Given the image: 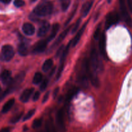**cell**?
<instances>
[{"label": "cell", "mask_w": 132, "mask_h": 132, "mask_svg": "<svg viewBox=\"0 0 132 132\" xmlns=\"http://www.w3.org/2000/svg\"><path fill=\"white\" fill-rule=\"evenodd\" d=\"M89 62H90V69L92 72L97 73V70L99 68V58H98L97 50L95 48L92 49Z\"/></svg>", "instance_id": "obj_7"}, {"label": "cell", "mask_w": 132, "mask_h": 132, "mask_svg": "<svg viewBox=\"0 0 132 132\" xmlns=\"http://www.w3.org/2000/svg\"><path fill=\"white\" fill-rule=\"evenodd\" d=\"M59 28H60V25H59V23H55V24H53L52 28L51 33H50V35L49 36V37H48L46 41H50L51 40H52L54 37L56 36L57 34L58 31H59Z\"/></svg>", "instance_id": "obj_19"}, {"label": "cell", "mask_w": 132, "mask_h": 132, "mask_svg": "<svg viewBox=\"0 0 132 132\" xmlns=\"http://www.w3.org/2000/svg\"><path fill=\"white\" fill-rule=\"evenodd\" d=\"M49 94H50V92H47L46 93V94H45V96H44L43 99V103H45V102L48 100V97H49Z\"/></svg>", "instance_id": "obj_35"}, {"label": "cell", "mask_w": 132, "mask_h": 132, "mask_svg": "<svg viewBox=\"0 0 132 132\" xmlns=\"http://www.w3.org/2000/svg\"><path fill=\"white\" fill-rule=\"evenodd\" d=\"M50 28V25L48 23H45L39 27L37 32V36L38 37H44L46 35L48 32L49 31Z\"/></svg>", "instance_id": "obj_13"}, {"label": "cell", "mask_w": 132, "mask_h": 132, "mask_svg": "<svg viewBox=\"0 0 132 132\" xmlns=\"http://www.w3.org/2000/svg\"><path fill=\"white\" fill-rule=\"evenodd\" d=\"M108 3H110L111 1H112V0H108Z\"/></svg>", "instance_id": "obj_41"}, {"label": "cell", "mask_w": 132, "mask_h": 132, "mask_svg": "<svg viewBox=\"0 0 132 132\" xmlns=\"http://www.w3.org/2000/svg\"><path fill=\"white\" fill-rule=\"evenodd\" d=\"M14 103H15V99H13V98L12 99H10V100L6 102L5 104H4L3 106L1 112H2L3 113H7V112H9V110H10V109L12 108V106H14Z\"/></svg>", "instance_id": "obj_20"}, {"label": "cell", "mask_w": 132, "mask_h": 132, "mask_svg": "<svg viewBox=\"0 0 132 132\" xmlns=\"http://www.w3.org/2000/svg\"><path fill=\"white\" fill-rule=\"evenodd\" d=\"M63 49V46H61L60 48H59V49L58 50V51L57 52V56H59V55H61V51Z\"/></svg>", "instance_id": "obj_37"}, {"label": "cell", "mask_w": 132, "mask_h": 132, "mask_svg": "<svg viewBox=\"0 0 132 132\" xmlns=\"http://www.w3.org/2000/svg\"><path fill=\"white\" fill-rule=\"evenodd\" d=\"M70 2L71 0H60L61 6L63 11H66L68 9Z\"/></svg>", "instance_id": "obj_24"}, {"label": "cell", "mask_w": 132, "mask_h": 132, "mask_svg": "<svg viewBox=\"0 0 132 132\" xmlns=\"http://www.w3.org/2000/svg\"><path fill=\"white\" fill-rule=\"evenodd\" d=\"M93 3H94V1L90 0V1L86 2L82 5V9H81V15H82V17H85L88 15L92 6Z\"/></svg>", "instance_id": "obj_15"}, {"label": "cell", "mask_w": 132, "mask_h": 132, "mask_svg": "<svg viewBox=\"0 0 132 132\" xmlns=\"http://www.w3.org/2000/svg\"><path fill=\"white\" fill-rule=\"evenodd\" d=\"M43 79V75L40 72H37L35 73L33 78V83L35 85H38L41 83Z\"/></svg>", "instance_id": "obj_23"}, {"label": "cell", "mask_w": 132, "mask_h": 132, "mask_svg": "<svg viewBox=\"0 0 132 132\" xmlns=\"http://www.w3.org/2000/svg\"><path fill=\"white\" fill-rule=\"evenodd\" d=\"M99 51L101 55L104 57H106V36L104 33H102L100 35L99 42Z\"/></svg>", "instance_id": "obj_10"}, {"label": "cell", "mask_w": 132, "mask_h": 132, "mask_svg": "<svg viewBox=\"0 0 132 132\" xmlns=\"http://www.w3.org/2000/svg\"><path fill=\"white\" fill-rule=\"evenodd\" d=\"M52 10V3L49 1H46L37 5L34 10V13L37 16L45 17L51 14Z\"/></svg>", "instance_id": "obj_2"}, {"label": "cell", "mask_w": 132, "mask_h": 132, "mask_svg": "<svg viewBox=\"0 0 132 132\" xmlns=\"http://www.w3.org/2000/svg\"><path fill=\"white\" fill-rule=\"evenodd\" d=\"M52 66H53L52 59H47V60L45 61V63H43V67H42V69L44 72H46L51 69L52 67Z\"/></svg>", "instance_id": "obj_22"}, {"label": "cell", "mask_w": 132, "mask_h": 132, "mask_svg": "<svg viewBox=\"0 0 132 132\" xmlns=\"http://www.w3.org/2000/svg\"><path fill=\"white\" fill-rule=\"evenodd\" d=\"M126 1H127V5L129 10L132 13V0H126Z\"/></svg>", "instance_id": "obj_34"}, {"label": "cell", "mask_w": 132, "mask_h": 132, "mask_svg": "<svg viewBox=\"0 0 132 132\" xmlns=\"http://www.w3.org/2000/svg\"><path fill=\"white\" fill-rule=\"evenodd\" d=\"M48 41L46 40H41L36 43L33 46L32 52L35 54H39L44 52L47 46Z\"/></svg>", "instance_id": "obj_9"}, {"label": "cell", "mask_w": 132, "mask_h": 132, "mask_svg": "<svg viewBox=\"0 0 132 132\" xmlns=\"http://www.w3.org/2000/svg\"><path fill=\"white\" fill-rule=\"evenodd\" d=\"M42 119H36V120L34 121L33 123H32V128L34 129L39 128L42 125Z\"/></svg>", "instance_id": "obj_26"}, {"label": "cell", "mask_w": 132, "mask_h": 132, "mask_svg": "<svg viewBox=\"0 0 132 132\" xmlns=\"http://www.w3.org/2000/svg\"><path fill=\"white\" fill-rule=\"evenodd\" d=\"M65 112L64 108H61L56 114V126L59 132L66 131Z\"/></svg>", "instance_id": "obj_4"}, {"label": "cell", "mask_w": 132, "mask_h": 132, "mask_svg": "<svg viewBox=\"0 0 132 132\" xmlns=\"http://www.w3.org/2000/svg\"><path fill=\"white\" fill-rule=\"evenodd\" d=\"M24 77H25V73L24 72H21L18 73L14 79H12L11 81L9 82V85H7L8 86L6 90L3 93L0 94V101H2L6 95L11 94L16 90L22 83Z\"/></svg>", "instance_id": "obj_1"}, {"label": "cell", "mask_w": 132, "mask_h": 132, "mask_svg": "<svg viewBox=\"0 0 132 132\" xmlns=\"http://www.w3.org/2000/svg\"><path fill=\"white\" fill-rule=\"evenodd\" d=\"M48 80L47 79H44L43 81L41 82V85H40L39 89L41 92H43L46 90V87L48 86Z\"/></svg>", "instance_id": "obj_28"}, {"label": "cell", "mask_w": 132, "mask_h": 132, "mask_svg": "<svg viewBox=\"0 0 132 132\" xmlns=\"http://www.w3.org/2000/svg\"><path fill=\"white\" fill-rule=\"evenodd\" d=\"M80 23H81V19H79L77 21V22H76V24H75L74 27L73 28V30H72V33H74V32H76V30H77V28H78V27L79 26Z\"/></svg>", "instance_id": "obj_30"}, {"label": "cell", "mask_w": 132, "mask_h": 132, "mask_svg": "<svg viewBox=\"0 0 132 132\" xmlns=\"http://www.w3.org/2000/svg\"><path fill=\"white\" fill-rule=\"evenodd\" d=\"M79 91V88L78 87H76V86L72 87V88L70 89L69 91L68 92V93L66 95L65 103H68L78 93Z\"/></svg>", "instance_id": "obj_17"}, {"label": "cell", "mask_w": 132, "mask_h": 132, "mask_svg": "<svg viewBox=\"0 0 132 132\" xmlns=\"http://www.w3.org/2000/svg\"><path fill=\"white\" fill-rule=\"evenodd\" d=\"M11 1L12 0H0V1H1V3H5V4L10 3V1Z\"/></svg>", "instance_id": "obj_38"}, {"label": "cell", "mask_w": 132, "mask_h": 132, "mask_svg": "<svg viewBox=\"0 0 132 132\" xmlns=\"http://www.w3.org/2000/svg\"><path fill=\"white\" fill-rule=\"evenodd\" d=\"M23 112H21V113L15 115V116H14V117L10 119V122H11L12 124L17 123V122H18V121L21 119V117H23Z\"/></svg>", "instance_id": "obj_25"}, {"label": "cell", "mask_w": 132, "mask_h": 132, "mask_svg": "<svg viewBox=\"0 0 132 132\" xmlns=\"http://www.w3.org/2000/svg\"><path fill=\"white\" fill-rule=\"evenodd\" d=\"M119 5H120V10H121V15L125 21V23L130 27L132 26V19L131 16L128 10L127 6H126V1L125 0H119Z\"/></svg>", "instance_id": "obj_5"}, {"label": "cell", "mask_w": 132, "mask_h": 132, "mask_svg": "<svg viewBox=\"0 0 132 132\" xmlns=\"http://www.w3.org/2000/svg\"><path fill=\"white\" fill-rule=\"evenodd\" d=\"M100 30H101V26L99 25V27H97V28L96 29V30H95V33H94V37H95V39L98 38V37H99V32H100Z\"/></svg>", "instance_id": "obj_33"}, {"label": "cell", "mask_w": 132, "mask_h": 132, "mask_svg": "<svg viewBox=\"0 0 132 132\" xmlns=\"http://www.w3.org/2000/svg\"><path fill=\"white\" fill-rule=\"evenodd\" d=\"M10 128H4L0 130V132H10Z\"/></svg>", "instance_id": "obj_36"}, {"label": "cell", "mask_w": 132, "mask_h": 132, "mask_svg": "<svg viewBox=\"0 0 132 132\" xmlns=\"http://www.w3.org/2000/svg\"><path fill=\"white\" fill-rule=\"evenodd\" d=\"M71 45V41L68 44V45L67 46V47L65 48L64 50L62 52V54L61 55V59H60V64H59V69H58L57 73L56 75V79H59L60 78V77L61 76L62 72H63V69H64V63H65L66 59H67V55L68 54V51H69L70 46Z\"/></svg>", "instance_id": "obj_6"}, {"label": "cell", "mask_w": 132, "mask_h": 132, "mask_svg": "<svg viewBox=\"0 0 132 132\" xmlns=\"http://www.w3.org/2000/svg\"><path fill=\"white\" fill-rule=\"evenodd\" d=\"M0 78H1V81L5 85H9V82L11 81L12 77H11V72L9 70H4L3 72L1 73V76H0Z\"/></svg>", "instance_id": "obj_14"}, {"label": "cell", "mask_w": 132, "mask_h": 132, "mask_svg": "<svg viewBox=\"0 0 132 132\" xmlns=\"http://www.w3.org/2000/svg\"><path fill=\"white\" fill-rule=\"evenodd\" d=\"M30 1H31V2L33 3V2H35V1H36L37 0H30Z\"/></svg>", "instance_id": "obj_40"}, {"label": "cell", "mask_w": 132, "mask_h": 132, "mask_svg": "<svg viewBox=\"0 0 132 132\" xmlns=\"http://www.w3.org/2000/svg\"><path fill=\"white\" fill-rule=\"evenodd\" d=\"M86 25H87V23H85V24L82 26V28L79 30V32H77V34L76 35L74 38H73V39H72V41H71V45H72V46H76V45L79 43L81 36H82V34H83V32H85V28H86Z\"/></svg>", "instance_id": "obj_16"}, {"label": "cell", "mask_w": 132, "mask_h": 132, "mask_svg": "<svg viewBox=\"0 0 132 132\" xmlns=\"http://www.w3.org/2000/svg\"><path fill=\"white\" fill-rule=\"evenodd\" d=\"M70 28H71V27H69L68 28H67V29L64 30L63 31V32H62L60 35H59V36L57 37V39L55 40V43H54V45H53V47L59 45V44H60L63 41V40H64V39L65 38V37L67 36V34H68V32H69L70 29Z\"/></svg>", "instance_id": "obj_18"}, {"label": "cell", "mask_w": 132, "mask_h": 132, "mask_svg": "<svg viewBox=\"0 0 132 132\" xmlns=\"http://www.w3.org/2000/svg\"><path fill=\"white\" fill-rule=\"evenodd\" d=\"M14 5L16 7H21L24 5V1L23 0H14Z\"/></svg>", "instance_id": "obj_29"}, {"label": "cell", "mask_w": 132, "mask_h": 132, "mask_svg": "<svg viewBox=\"0 0 132 132\" xmlns=\"http://www.w3.org/2000/svg\"><path fill=\"white\" fill-rule=\"evenodd\" d=\"M23 32L27 36H32L35 33V27L30 23H24L22 27Z\"/></svg>", "instance_id": "obj_11"}, {"label": "cell", "mask_w": 132, "mask_h": 132, "mask_svg": "<svg viewBox=\"0 0 132 132\" xmlns=\"http://www.w3.org/2000/svg\"><path fill=\"white\" fill-rule=\"evenodd\" d=\"M119 15L118 13L116 12H112L109 13L107 15L106 19V29H108L112 26L117 24L119 21Z\"/></svg>", "instance_id": "obj_8"}, {"label": "cell", "mask_w": 132, "mask_h": 132, "mask_svg": "<svg viewBox=\"0 0 132 132\" xmlns=\"http://www.w3.org/2000/svg\"><path fill=\"white\" fill-rule=\"evenodd\" d=\"M40 97V92H36L33 96V101H36L39 99Z\"/></svg>", "instance_id": "obj_32"}, {"label": "cell", "mask_w": 132, "mask_h": 132, "mask_svg": "<svg viewBox=\"0 0 132 132\" xmlns=\"http://www.w3.org/2000/svg\"><path fill=\"white\" fill-rule=\"evenodd\" d=\"M34 88H27L23 92L20 96V101L22 103H27L29 100L30 97H31L32 94H33Z\"/></svg>", "instance_id": "obj_12"}, {"label": "cell", "mask_w": 132, "mask_h": 132, "mask_svg": "<svg viewBox=\"0 0 132 132\" xmlns=\"http://www.w3.org/2000/svg\"><path fill=\"white\" fill-rule=\"evenodd\" d=\"M58 92H59V88H55V90H54V97L57 96V94Z\"/></svg>", "instance_id": "obj_39"}, {"label": "cell", "mask_w": 132, "mask_h": 132, "mask_svg": "<svg viewBox=\"0 0 132 132\" xmlns=\"http://www.w3.org/2000/svg\"><path fill=\"white\" fill-rule=\"evenodd\" d=\"M45 132H52L51 130V128H50V125H49V122L47 121L45 124Z\"/></svg>", "instance_id": "obj_31"}, {"label": "cell", "mask_w": 132, "mask_h": 132, "mask_svg": "<svg viewBox=\"0 0 132 132\" xmlns=\"http://www.w3.org/2000/svg\"><path fill=\"white\" fill-rule=\"evenodd\" d=\"M18 53L20 54L21 56H26L28 53V46L24 43H21L18 45Z\"/></svg>", "instance_id": "obj_21"}, {"label": "cell", "mask_w": 132, "mask_h": 132, "mask_svg": "<svg viewBox=\"0 0 132 132\" xmlns=\"http://www.w3.org/2000/svg\"><path fill=\"white\" fill-rule=\"evenodd\" d=\"M35 112H36V110L35 109H32L31 110H30L29 112L24 116V117H23V121H27V120L30 119L34 115Z\"/></svg>", "instance_id": "obj_27"}, {"label": "cell", "mask_w": 132, "mask_h": 132, "mask_svg": "<svg viewBox=\"0 0 132 132\" xmlns=\"http://www.w3.org/2000/svg\"><path fill=\"white\" fill-rule=\"evenodd\" d=\"M1 87H0V92H1Z\"/></svg>", "instance_id": "obj_42"}, {"label": "cell", "mask_w": 132, "mask_h": 132, "mask_svg": "<svg viewBox=\"0 0 132 132\" xmlns=\"http://www.w3.org/2000/svg\"><path fill=\"white\" fill-rule=\"evenodd\" d=\"M14 50L11 45H4L1 48L0 59L3 61H9L14 56Z\"/></svg>", "instance_id": "obj_3"}]
</instances>
